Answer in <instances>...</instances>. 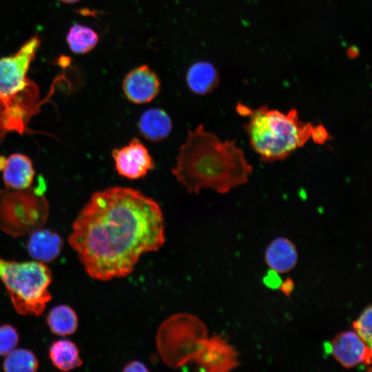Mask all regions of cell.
Returning <instances> with one entry per match:
<instances>
[{
	"instance_id": "obj_1",
	"label": "cell",
	"mask_w": 372,
	"mask_h": 372,
	"mask_svg": "<svg viewBox=\"0 0 372 372\" xmlns=\"http://www.w3.org/2000/svg\"><path fill=\"white\" fill-rule=\"evenodd\" d=\"M158 203L137 189L115 186L94 192L79 213L69 243L90 277L123 278L144 254L164 244Z\"/></svg>"
},
{
	"instance_id": "obj_2",
	"label": "cell",
	"mask_w": 372,
	"mask_h": 372,
	"mask_svg": "<svg viewBox=\"0 0 372 372\" xmlns=\"http://www.w3.org/2000/svg\"><path fill=\"white\" fill-rule=\"evenodd\" d=\"M172 174L188 194L209 189L226 194L246 183L253 172L236 141H222L200 124L188 130Z\"/></svg>"
},
{
	"instance_id": "obj_3",
	"label": "cell",
	"mask_w": 372,
	"mask_h": 372,
	"mask_svg": "<svg viewBox=\"0 0 372 372\" xmlns=\"http://www.w3.org/2000/svg\"><path fill=\"white\" fill-rule=\"evenodd\" d=\"M237 111L248 117L245 130L251 148L264 162L283 160L310 139L320 144L327 137L322 125L300 120L296 109L285 113L267 106L250 109L239 104Z\"/></svg>"
},
{
	"instance_id": "obj_4",
	"label": "cell",
	"mask_w": 372,
	"mask_h": 372,
	"mask_svg": "<svg viewBox=\"0 0 372 372\" xmlns=\"http://www.w3.org/2000/svg\"><path fill=\"white\" fill-rule=\"evenodd\" d=\"M37 35L11 56L0 58V139L9 133L23 134L39 111V90L27 73L40 46Z\"/></svg>"
},
{
	"instance_id": "obj_5",
	"label": "cell",
	"mask_w": 372,
	"mask_h": 372,
	"mask_svg": "<svg viewBox=\"0 0 372 372\" xmlns=\"http://www.w3.org/2000/svg\"><path fill=\"white\" fill-rule=\"evenodd\" d=\"M0 279L15 311L23 316H40L52 296L48 287L52 273L43 262L0 259Z\"/></svg>"
},
{
	"instance_id": "obj_6",
	"label": "cell",
	"mask_w": 372,
	"mask_h": 372,
	"mask_svg": "<svg viewBox=\"0 0 372 372\" xmlns=\"http://www.w3.org/2000/svg\"><path fill=\"white\" fill-rule=\"evenodd\" d=\"M43 186L41 181L38 187L0 190V229L18 237L41 228L49 214Z\"/></svg>"
},
{
	"instance_id": "obj_7",
	"label": "cell",
	"mask_w": 372,
	"mask_h": 372,
	"mask_svg": "<svg viewBox=\"0 0 372 372\" xmlns=\"http://www.w3.org/2000/svg\"><path fill=\"white\" fill-rule=\"evenodd\" d=\"M112 156L116 171L127 179L143 178L155 168L147 148L136 137L132 138L124 147L114 149Z\"/></svg>"
},
{
	"instance_id": "obj_8",
	"label": "cell",
	"mask_w": 372,
	"mask_h": 372,
	"mask_svg": "<svg viewBox=\"0 0 372 372\" xmlns=\"http://www.w3.org/2000/svg\"><path fill=\"white\" fill-rule=\"evenodd\" d=\"M328 351L334 359L346 369L371 363V347L354 331L337 334L328 344Z\"/></svg>"
},
{
	"instance_id": "obj_9",
	"label": "cell",
	"mask_w": 372,
	"mask_h": 372,
	"mask_svg": "<svg viewBox=\"0 0 372 372\" xmlns=\"http://www.w3.org/2000/svg\"><path fill=\"white\" fill-rule=\"evenodd\" d=\"M124 95L135 104H146L159 94L161 82L157 74L147 65L138 66L130 71L122 83Z\"/></svg>"
},
{
	"instance_id": "obj_10",
	"label": "cell",
	"mask_w": 372,
	"mask_h": 372,
	"mask_svg": "<svg viewBox=\"0 0 372 372\" xmlns=\"http://www.w3.org/2000/svg\"><path fill=\"white\" fill-rule=\"evenodd\" d=\"M0 170L6 187L23 189L32 186L35 172L30 158L23 154L0 156Z\"/></svg>"
},
{
	"instance_id": "obj_11",
	"label": "cell",
	"mask_w": 372,
	"mask_h": 372,
	"mask_svg": "<svg viewBox=\"0 0 372 372\" xmlns=\"http://www.w3.org/2000/svg\"><path fill=\"white\" fill-rule=\"evenodd\" d=\"M29 235L27 249L34 260L43 263L50 262L59 256L63 242L57 233L41 227Z\"/></svg>"
},
{
	"instance_id": "obj_12",
	"label": "cell",
	"mask_w": 372,
	"mask_h": 372,
	"mask_svg": "<svg viewBox=\"0 0 372 372\" xmlns=\"http://www.w3.org/2000/svg\"><path fill=\"white\" fill-rule=\"evenodd\" d=\"M265 260L269 268L278 274L291 271L298 260V249L293 242L285 238L273 240L265 252Z\"/></svg>"
},
{
	"instance_id": "obj_13",
	"label": "cell",
	"mask_w": 372,
	"mask_h": 372,
	"mask_svg": "<svg viewBox=\"0 0 372 372\" xmlns=\"http://www.w3.org/2000/svg\"><path fill=\"white\" fill-rule=\"evenodd\" d=\"M140 134L146 140L160 142L169 136L172 130V121L163 109L152 107L145 110L138 122Z\"/></svg>"
},
{
	"instance_id": "obj_14",
	"label": "cell",
	"mask_w": 372,
	"mask_h": 372,
	"mask_svg": "<svg viewBox=\"0 0 372 372\" xmlns=\"http://www.w3.org/2000/svg\"><path fill=\"white\" fill-rule=\"evenodd\" d=\"M218 74L214 66L207 61H198L192 64L186 74V83L189 89L198 95H206L218 85Z\"/></svg>"
},
{
	"instance_id": "obj_15",
	"label": "cell",
	"mask_w": 372,
	"mask_h": 372,
	"mask_svg": "<svg viewBox=\"0 0 372 372\" xmlns=\"http://www.w3.org/2000/svg\"><path fill=\"white\" fill-rule=\"evenodd\" d=\"M49 356L53 365L63 371H70L83 364L78 347L66 339L53 342L49 349Z\"/></svg>"
},
{
	"instance_id": "obj_16",
	"label": "cell",
	"mask_w": 372,
	"mask_h": 372,
	"mask_svg": "<svg viewBox=\"0 0 372 372\" xmlns=\"http://www.w3.org/2000/svg\"><path fill=\"white\" fill-rule=\"evenodd\" d=\"M47 322L51 332L61 336L74 333L78 327L76 312L65 304L53 307L47 316Z\"/></svg>"
},
{
	"instance_id": "obj_17",
	"label": "cell",
	"mask_w": 372,
	"mask_h": 372,
	"mask_svg": "<svg viewBox=\"0 0 372 372\" xmlns=\"http://www.w3.org/2000/svg\"><path fill=\"white\" fill-rule=\"evenodd\" d=\"M66 41L74 53L86 54L96 47L99 42V35L88 26L76 24L70 28Z\"/></svg>"
},
{
	"instance_id": "obj_18",
	"label": "cell",
	"mask_w": 372,
	"mask_h": 372,
	"mask_svg": "<svg viewBox=\"0 0 372 372\" xmlns=\"http://www.w3.org/2000/svg\"><path fill=\"white\" fill-rule=\"evenodd\" d=\"M3 367L7 372H34L38 369L39 362L31 351L14 349L6 355Z\"/></svg>"
},
{
	"instance_id": "obj_19",
	"label": "cell",
	"mask_w": 372,
	"mask_h": 372,
	"mask_svg": "<svg viewBox=\"0 0 372 372\" xmlns=\"http://www.w3.org/2000/svg\"><path fill=\"white\" fill-rule=\"evenodd\" d=\"M371 313V306L369 305L352 324L354 331L371 347L372 344Z\"/></svg>"
},
{
	"instance_id": "obj_20",
	"label": "cell",
	"mask_w": 372,
	"mask_h": 372,
	"mask_svg": "<svg viewBox=\"0 0 372 372\" xmlns=\"http://www.w3.org/2000/svg\"><path fill=\"white\" fill-rule=\"evenodd\" d=\"M17 329L10 324L0 325V356H5L12 351L19 342Z\"/></svg>"
},
{
	"instance_id": "obj_21",
	"label": "cell",
	"mask_w": 372,
	"mask_h": 372,
	"mask_svg": "<svg viewBox=\"0 0 372 372\" xmlns=\"http://www.w3.org/2000/svg\"><path fill=\"white\" fill-rule=\"evenodd\" d=\"M123 371H147L146 366L141 362L134 360L128 362L123 369Z\"/></svg>"
},
{
	"instance_id": "obj_22",
	"label": "cell",
	"mask_w": 372,
	"mask_h": 372,
	"mask_svg": "<svg viewBox=\"0 0 372 372\" xmlns=\"http://www.w3.org/2000/svg\"><path fill=\"white\" fill-rule=\"evenodd\" d=\"M278 289L283 294L289 296L294 289V283L290 278H288L282 283L280 282Z\"/></svg>"
},
{
	"instance_id": "obj_23",
	"label": "cell",
	"mask_w": 372,
	"mask_h": 372,
	"mask_svg": "<svg viewBox=\"0 0 372 372\" xmlns=\"http://www.w3.org/2000/svg\"><path fill=\"white\" fill-rule=\"evenodd\" d=\"M62 3H69V4H71V3H75L78 1H79L80 0H58Z\"/></svg>"
}]
</instances>
